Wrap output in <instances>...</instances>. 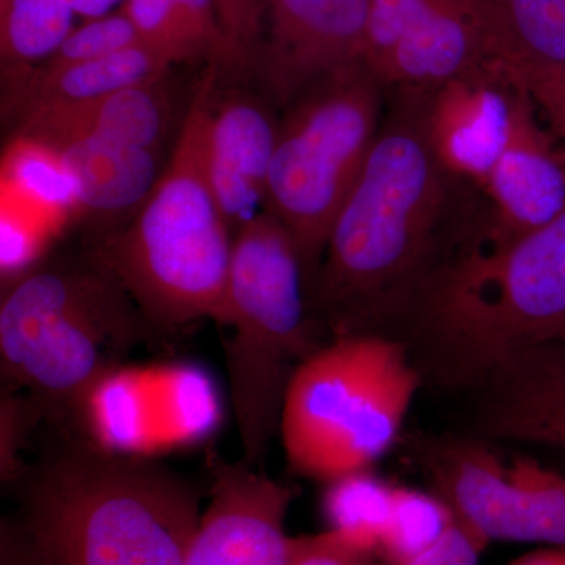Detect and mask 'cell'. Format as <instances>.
<instances>
[{"label": "cell", "instance_id": "cell-3", "mask_svg": "<svg viewBox=\"0 0 565 565\" xmlns=\"http://www.w3.org/2000/svg\"><path fill=\"white\" fill-rule=\"evenodd\" d=\"M449 178L422 122L379 131L316 275V300L332 338L377 332L429 273Z\"/></svg>", "mask_w": 565, "mask_h": 565}, {"label": "cell", "instance_id": "cell-32", "mask_svg": "<svg viewBox=\"0 0 565 565\" xmlns=\"http://www.w3.org/2000/svg\"><path fill=\"white\" fill-rule=\"evenodd\" d=\"M68 3L76 17L85 21L120 10L125 0H68Z\"/></svg>", "mask_w": 565, "mask_h": 565}, {"label": "cell", "instance_id": "cell-9", "mask_svg": "<svg viewBox=\"0 0 565 565\" xmlns=\"http://www.w3.org/2000/svg\"><path fill=\"white\" fill-rule=\"evenodd\" d=\"M493 62L475 0H370L363 65L382 85L435 88Z\"/></svg>", "mask_w": 565, "mask_h": 565}, {"label": "cell", "instance_id": "cell-31", "mask_svg": "<svg viewBox=\"0 0 565 565\" xmlns=\"http://www.w3.org/2000/svg\"><path fill=\"white\" fill-rule=\"evenodd\" d=\"M487 544L459 522L435 545L405 565H479Z\"/></svg>", "mask_w": 565, "mask_h": 565}, {"label": "cell", "instance_id": "cell-21", "mask_svg": "<svg viewBox=\"0 0 565 565\" xmlns=\"http://www.w3.org/2000/svg\"><path fill=\"white\" fill-rule=\"evenodd\" d=\"M323 486L322 512L329 530L377 555L388 523L394 486L373 470L344 475Z\"/></svg>", "mask_w": 565, "mask_h": 565}, {"label": "cell", "instance_id": "cell-24", "mask_svg": "<svg viewBox=\"0 0 565 565\" xmlns=\"http://www.w3.org/2000/svg\"><path fill=\"white\" fill-rule=\"evenodd\" d=\"M137 44L145 43L128 14L121 9L111 11L109 14L85 20L76 25L39 71L50 73L79 63L98 61Z\"/></svg>", "mask_w": 565, "mask_h": 565}, {"label": "cell", "instance_id": "cell-10", "mask_svg": "<svg viewBox=\"0 0 565 565\" xmlns=\"http://www.w3.org/2000/svg\"><path fill=\"white\" fill-rule=\"evenodd\" d=\"M370 0H266L253 65L281 102L363 65Z\"/></svg>", "mask_w": 565, "mask_h": 565}, {"label": "cell", "instance_id": "cell-4", "mask_svg": "<svg viewBox=\"0 0 565 565\" xmlns=\"http://www.w3.org/2000/svg\"><path fill=\"white\" fill-rule=\"evenodd\" d=\"M218 65L199 82L169 166L131 223L90 259L128 292L162 337L192 323L221 322L234 234L206 173L207 132Z\"/></svg>", "mask_w": 565, "mask_h": 565}, {"label": "cell", "instance_id": "cell-34", "mask_svg": "<svg viewBox=\"0 0 565 565\" xmlns=\"http://www.w3.org/2000/svg\"><path fill=\"white\" fill-rule=\"evenodd\" d=\"M7 3H9V0H0V9H3V7L7 6Z\"/></svg>", "mask_w": 565, "mask_h": 565}, {"label": "cell", "instance_id": "cell-33", "mask_svg": "<svg viewBox=\"0 0 565 565\" xmlns=\"http://www.w3.org/2000/svg\"><path fill=\"white\" fill-rule=\"evenodd\" d=\"M508 565H565V548L548 546V548L520 556L519 559L512 561Z\"/></svg>", "mask_w": 565, "mask_h": 565}, {"label": "cell", "instance_id": "cell-16", "mask_svg": "<svg viewBox=\"0 0 565 565\" xmlns=\"http://www.w3.org/2000/svg\"><path fill=\"white\" fill-rule=\"evenodd\" d=\"M41 145L57 152L68 169L76 184L77 211L95 217L136 214L162 174L158 152L90 134L58 137Z\"/></svg>", "mask_w": 565, "mask_h": 565}, {"label": "cell", "instance_id": "cell-30", "mask_svg": "<svg viewBox=\"0 0 565 565\" xmlns=\"http://www.w3.org/2000/svg\"><path fill=\"white\" fill-rule=\"evenodd\" d=\"M0 565H54L20 514L3 516L0 522Z\"/></svg>", "mask_w": 565, "mask_h": 565}, {"label": "cell", "instance_id": "cell-5", "mask_svg": "<svg viewBox=\"0 0 565 565\" xmlns=\"http://www.w3.org/2000/svg\"><path fill=\"white\" fill-rule=\"evenodd\" d=\"M159 338L92 259L31 270L10 281L0 303L3 392L24 390L58 433L87 437L93 393L132 349Z\"/></svg>", "mask_w": 565, "mask_h": 565}, {"label": "cell", "instance_id": "cell-11", "mask_svg": "<svg viewBox=\"0 0 565 565\" xmlns=\"http://www.w3.org/2000/svg\"><path fill=\"white\" fill-rule=\"evenodd\" d=\"M207 505L185 565H291L294 489L244 460L212 459Z\"/></svg>", "mask_w": 565, "mask_h": 565}, {"label": "cell", "instance_id": "cell-1", "mask_svg": "<svg viewBox=\"0 0 565 565\" xmlns=\"http://www.w3.org/2000/svg\"><path fill=\"white\" fill-rule=\"evenodd\" d=\"M396 316L405 329L392 338L407 345L423 384L448 388L473 390L514 353L565 340V211L430 267Z\"/></svg>", "mask_w": 565, "mask_h": 565}, {"label": "cell", "instance_id": "cell-27", "mask_svg": "<svg viewBox=\"0 0 565 565\" xmlns=\"http://www.w3.org/2000/svg\"><path fill=\"white\" fill-rule=\"evenodd\" d=\"M35 214L20 211L13 204L3 202L2 206V275L9 281L20 277L28 269L39 250V228Z\"/></svg>", "mask_w": 565, "mask_h": 565}, {"label": "cell", "instance_id": "cell-13", "mask_svg": "<svg viewBox=\"0 0 565 565\" xmlns=\"http://www.w3.org/2000/svg\"><path fill=\"white\" fill-rule=\"evenodd\" d=\"M482 189L492 202V225L476 243L514 239L565 211V150L539 121L525 85L511 140Z\"/></svg>", "mask_w": 565, "mask_h": 565}, {"label": "cell", "instance_id": "cell-6", "mask_svg": "<svg viewBox=\"0 0 565 565\" xmlns=\"http://www.w3.org/2000/svg\"><path fill=\"white\" fill-rule=\"evenodd\" d=\"M307 274L291 232L269 211L234 234L225 310L226 371L243 460L262 468L278 437L294 373L326 341L308 313Z\"/></svg>", "mask_w": 565, "mask_h": 565}, {"label": "cell", "instance_id": "cell-17", "mask_svg": "<svg viewBox=\"0 0 565 565\" xmlns=\"http://www.w3.org/2000/svg\"><path fill=\"white\" fill-rule=\"evenodd\" d=\"M169 122L163 81L126 88L96 102L28 111L20 137L46 143L58 137L90 134L159 152Z\"/></svg>", "mask_w": 565, "mask_h": 565}, {"label": "cell", "instance_id": "cell-7", "mask_svg": "<svg viewBox=\"0 0 565 565\" xmlns=\"http://www.w3.org/2000/svg\"><path fill=\"white\" fill-rule=\"evenodd\" d=\"M422 385L403 341L371 332L330 338L286 390L278 438L289 468L322 484L373 470L399 438Z\"/></svg>", "mask_w": 565, "mask_h": 565}, {"label": "cell", "instance_id": "cell-25", "mask_svg": "<svg viewBox=\"0 0 565 565\" xmlns=\"http://www.w3.org/2000/svg\"><path fill=\"white\" fill-rule=\"evenodd\" d=\"M46 419L43 407L31 394L3 392L0 399V479L7 487L17 484L24 473V449L29 437Z\"/></svg>", "mask_w": 565, "mask_h": 565}, {"label": "cell", "instance_id": "cell-22", "mask_svg": "<svg viewBox=\"0 0 565 565\" xmlns=\"http://www.w3.org/2000/svg\"><path fill=\"white\" fill-rule=\"evenodd\" d=\"M68 0H9L0 9V50L7 65H43L76 28Z\"/></svg>", "mask_w": 565, "mask_h": 565}, {"label": "cell", "instance_id": "cell-2", "mask_svg": "<svg viewBox=\"0 0 565 565\" xmlns=\"http://www.w3.org/2000/svg\"><path fill=\"white\" fill-rule=\"evenodd\" d=\"M54 565H185L202 516L192 479L61 434L11 487Z\"/></svg>", "mask_w": 565, "mask_h": 565}, {"label": "cell", "instance_id": "cell-12", "mask_svg": "<svg viewBox=\"0 0 565 565\" xmlns=\"http://www.w3.org/2000/svg\"><path fill=\"white\" fill-rule=\"evenodd\" d=\"M522 90V82L503 62L434 88L419 122L449 177L484 188L511 140Z\"/></svg>", "mask_w": 565, "mask_h": 565}, {"label": "cell", "instance_id": "cell-8", "mask_svg": "<svg viewBox=\"0 0 565 565\" xmlns=\"http://www.w3.org/2000/svg\"><path fill=\"white\" fill-rule=\"evenodd\" d=\"M381 85L364 65L345 71L300 96L278 128L267 211L291 232L307 278L316 280L334 218L377 139Z\"/></svg>", "mask_w": 565, "mask_h": 565}, {"label": "cell", "instance_id": "cell-29", "mask_svg": "<svg viewBox=\"0 0 565 565\" xmlns=\"http://www.w3.org/2000/svg\"><path fill=\"white\" fill-rule=\"evenodd\" d=\"M533 96L550 131L565 150V73H530L516 76Z\"/></svg>", "mask_w": 565, "mask_h": 565}, {"label": "cell", "instance_id": "cell-20", "mask_svg": "<svg viewBox=\"0 0 565 565\" xmlns=\"http://www.w3.org/2000/svg\"><path fill=\"white\" fill-rule=\"evenodd\" d=\"M3 192L40 218L77 211L76 184L61 156L46 145L20 137L3 161Z\"/></svg>", "mask_w": 565, "mask_h": 565}, {"label": "cell", "instance_id": "cell-28", "mask_svg": "<svg viewBox=\"0 0 565 565\" xmlns=\"http://www.w3.org/2000/svg\"><path fill=\"white\" fill-rule=\"evenodd\" d=\"M377 555L332 530L296 537L291 565H377Z\"/></svg>", "mask_w": 565, "mask_h": 565}, {"label": "cell", "instance_id": "cell-19", "mask_svg": "<svg viewBox=\"0 0 565 565\" xmlns=\"http://www.w3.org/2000/svg\"><path fill=\"white\" fill-rule=\"evenodd\" d=\"M174 63L147 44L57 71H36L31 79L28 111L43 107L96 102L126 88L163 81Z\"/></svg>", "mask_w": 565, "mask_h": 565}, {"label": "cell", "instance_id": "cell-14", "mask_svg": "<svg viewBox=\"0 0 565 565\" xmlns=\"http://www.w3.org/2000/svg\"><path fill=\"white\" fill-rule=\"evenodd\" d=\"M473 390L476 433L565 455V340L514 353Z\"/></svg>", "mask_w": 565, "mask_h": 565}, {"label": "cell", "instance_id": "cell-15", "mask_svg": "<svg viewBox=\"0 0 565 565\" xmlns=\"http://www.w3.org/2000/svg\"><path fill=\"white\" fill-rule=\"evenodd\" d=\"M278 126L247 96H230L212 109L206 173L233 234L267 211V181Z\"/></svg>", "mask_w": 565, "mask_h": 565}, {"label": "cell", "instance_id": "cell-23", "mask_svg": "<svg viewBox=\"0 0 565 565\" xmlns=\"http://www.w3.org/2000/svg\"><path fill=\"white\" fill-rule=\"evenodd\" d=\"M456 522L451 509L437 493L394 486L377 559L386 565L408 564L438 545Z\"/></svg>", "mask_w": 565, "mask_h": 565}, {"label": "cell", "instance_id": "cell-26", "mask_svg": "<svg viewBox=\"0 0 565 565\" xmlns=\"http://www.w3.org/2000/svg\"><path fill=\"white\" fill-rule=\"evenodd\" d=\"M223 39L226 68L244 70L253 65L262 41L266 0H215Z\"/></svg>", "mask_w": 565, "mask_h": 565}, {"label": "cell", "instance_id": "cell-18", "mask_svg": "<svg viewBox=\"0 0 565 565\" xmlns=\"http://www.w3.org/2000/svg\"><path fill=\"white\" fill-rule=\"evenodd\" d=\"M494 57L515 76L565 73V0H475Z\"/></svg>", "mask_w": 565, "mask_h": 565}]
</instances>
